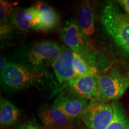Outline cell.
<instances>
[{
    "label": "cell",
    "instance_id": "obj_10",
    "mask_svg": "<svg viewBox=\"0 0 129 129\" xmlns=\"http://www.w3.org/2000/svg\"><path fill=\"white\" fill-rule=\"evenodd\" d=\"M39 115L45 129H74L72 120L53 105L42 108Z\"/></svg>",
    "mask_w": 129,
    "mask_h": 129
},
{
    "label": "cell",
    "instance_id": "obj_5",
    "mask_svg": "<svg viewBox=\"0 0 129 129\" xmlns=\"http://www.w3.org/2000/svg\"><path fill=\"white\" fill-rule=\"evenodd\" d=\"M98 87L97 99L115 101L121 97L129 87V77L116 70L106 74H96Z\"/></svg>",
    "mask_w": 129,
    "mask_h": 129
},
{
    "label": "cell",
    "instance_id": "obj_11",
    "mask_svg": "<svg viewBox=\"0 0 129 129\" xmlns=\"http://www.w3.org/2000/svg\"><path fill=\"white\" fill-rule=\"evenodd\" d=\"M12 18L13 23L20 30H43L39 12L35 6L17 10L12 14Z\"/></svg>",
    "mask_w": 129,
    "mask_h": 129
},
{
    "label": "cell",
    "instance_id": "obj_13",
    "mask_svg": "<svg viewBox=\"0 0 129 129\" xmlns=\"http://www.w3.org/2000/svg\"><path fill=\"white\" fill-rule=\"evenodd\" d=\"M20 111L10 102L1 98L0 102V124L1 127L13 125L18 120Z\"/></svg>",
    "mask_w": 129,
    "mask_h": 129
},
{
    "label": "cell",
    "instance_id": "obj_20",
    "mask_svg": "<svg viewBox=\"0 0 129 129\" xmlns=\"http://www.w3.org/2000/svg\"><path fill=\"white\" fill-rule=\"evenodd\" d=\"M17 129H45L40 125L32 123H28L20 125Z\"/></svg>",
    "mask_w": 129,
    "mask_h": 129
},
{
    "label": "cell",
    "instance_id": "obj_14",
    "mask_svg": "<svg viewBox=\"0 0 129 129\" xmlns=\"http://www.w3.org/2000/svg\"><path fill=\"white\" fill-rule=\"evenodd\" d=\"M41 18L43 30L51 29L56 26L58 22V16L52 8L42 3L35 5Z\"/></svg>",
    "mask_w": 129,
    "mask_h": 129
},
{
    "label": "cell",
    "instance_id": "obj_12",
    "mask_svg": "<svg viewBox=\"0 0 129 129\" xmlns=\"http://www.w3.org/2000/svg\"><path fill=\"white\" fill-rule=\"evenodd\" d=\"M78 19L81 31L88 40L95 31L94 9L90 2H84L81 5L78 11Z\"/></svg>",
    "mask_w": 129,
    "mask_h": 129
},
{
    "label": "cell",
    "instance_id": "obj_9",
    "mask_svg": "<svg viewBox=\"0 0 129 129\" xmlns=\"http://www.w3.org/2000/svg\"><path fill=\"white\" fill-rule=\"evenodd\" d=\"M89 100L80 97L62 94L54 101L53 106L60 110L71 120L81 117Z\"/></svg>",
    "mask_w": 129,
    "mask_h": 129
},
{
    "label": "cell",
    "instance_id": "obj_21",
    "mask_svg": "<svg viewBox=\"0 0 129 129\" xmlns=\"http://www.w3.org/2000/svg\"><path fill=\"white\" fill-rule=\"evenodd\" d=\"M83 129H90V128H87V127H84V128Z\"/></svg>",
    "mask_w": 129,
    "mask_h": 129
},
{
    "label": "cell",
    "instance_id": "obj_8",
    "mask_svg": "<svg viewBox=\"0 0 129 129\" xmlns=\"http://www.w3.org/2000/svg\"><path fill=\"white\" fill-rule=\"evenodd\" d=\"M74 53L69 48H63L60 55L51 67L59 84L68 83L77 77L74 67Z\"/></svg>",
    "mask_w": 129,
    "mask_h": 129
},
{
    "label": "cell",
    "instance_id": "obj_16",
    "mask_svg": "<svg viewBox=\"0 0 129 129\" xmlns=\"http://www.w3.org/2000/svg\"><path fill=\"white\" fill-rule=\"evenodd\" d=\"M74 67L77 77L84 76L90 73L97 74V69L92 68L81 56L74 53Z\"/></svg>",
    "mask_w": 129,
    "mask_h": 129
},
{
    "label": "cell",
    "instance_id": "obj_15",
    "mask_svg": "<svg viewBox=\"0 0 129 129\" xmlns=\"http://www.w3.org/2000/svg\"><path fill=\"white\" fill-rule=\"evenodd\" d=\"M114 117L106 129H129V120L122 108L117 102L112 104Z\"/></svg>",
    "mask_w": 129,
    "mask_h": 129
},
{
    "label": "cell",
    "instance_id": "obj_17",
    "mask_svg": "<svg viewBox=\"0 0 129 129\" xmlns=\"http://www.w3.org/2000/svg\"><path fill=\"white\" fill-rule=\"evenodd\" d=\"M13 4L12 3L1 0L0 1V23L1 26L6 25L8 19L12 16Z\"/></svg>",
    "mask_w": 129,
    "mask_h": 129
},
{
    "label": "cell",
    "instance_id": "obj_4",
    "mask_svg": "<svg viewBox=\"0 0 129 129\" xmlns=\"http://www.w3.org/2000/svg\"><path fill=\"white\" fill-rule=\"evenodd\" d=\"M62 41L71 50L81 56L90 67L96 69V59L88 47L87 39L81 31L78 24L75 21L67 20L61 34Z\"/></svg>",
    "mask_w": 129,
    "mask_h": 129
},
{
    "label": "cell",
    "instance_id": "obj_1",
    "mask_svg": "<svg viewBox=\"0 0 129 129\" xmlns=\"http://www.w3.org/2000/svg\"><path fill=\"white\" fill-rule=\"evenodd\" d=\"M51 77V74L46 69H34L14 62H10L9 67L1 72L2 85L10 90L43 85L50 80Z\"/></svg>",
    "mask_w": 129,
    "mask_h": 129
},
{
    "label": "cell",
    "instance_id": "obj_7",
    "mask_svg": "<svg viewBox=\"0 0 129 129\" xmlns=\"http://www.w3.org/2000/svg\"><path fill=\"white\" fill-rule=\"evenodd\" d=\"M96 74L90 73L84 76L72 79L68 83L69 88L77 96L90 101L97 99L99 91Z\"/></svg>",
    "mask_w": 129,
    "mask_h": 129
},
{
    "label": "cell",
    "instance_id": "obj_6",
    "mask_svg": "<svg viewBox=\"0 0 129 129\" xmlns=\"http://www.w3.org/2000/svg\"><path fill=\"white\" fill-rule=\"evenodd\" d=\"M114 111L112 104L94 99L89 101L80 118L90 129H106L112 121Z\"/></svg>",
    "mask_w": 129,
    "mask_h": 129
},
{
    "label": "cell",
    "instance_id": "obj_2",
    "mask_svg": "<svg viewBox=\"0 0 129 129\" xmlns=\"http://www.w3.org/2000/svg\"><path fill=\"white\" fill-rule=\"evenodd\" d=\"M57 43L44 40L23 47L17 52L18 63L37 69H46L52 64L62 51Z\"/></svg>",
    "mask_w": 129,
    "mask_h": 129
},
{
    "label": "cell",
    "instance_id": "obj_3",
    "mask_svg": "<svg viewBox=\"0 0 129 129\" xmlns=\"http://www.w3.org/2000/svg\"><path fill=\"white\" fill-rule=\"evenodd\" d=\"M102 23L115 43L129 53V17L114 3L105 5L101 13Z\"/></svg>",
    "mask_w": 129,
    "mask_h": 129
},
{
    "label": "cell",
    "instance_id": "obj_19",
    "mask_svg": "<svg viewBox=\"0 0 129 129\" xmlns=\"http://www.w3.org/2000/svg\"><path fill=\"white\" fill-rule=\"evenodd\" d=\"M118 3L120 4L125 13L129 17V0H120L118 1Z\"/></svg>",
    "mask_w": 129,
    "mask_h": 129
},
{
    "label": "cell",
    "instance_id": "obj_18",
    "mask_svg": "<svg viewBox=\"0 0 129 129\" xmlns=\"http://www.w3.org/2000/svg\"><path fill=\"white\" fill-rule=\"evenodd\" d=\"M10 63L9 61L7 60L6 57L3 56H1L0 57V72H3Z\"/></svg>",
    "mask_w": 129,
    "mask_h": 129
}]
</instances>
